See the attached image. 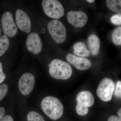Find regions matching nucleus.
I'll return each mask as SVG.
<instances>
[{"instance_id": "1", "label": "nucleus", "mask_w": 121, "mask_h": 121, "mask_svg": "<svg viewBox=\"0 0 121 121\" xmlns=\"http://www.w3.org/2000/svg\"><path fill=\"white\" fill-rule=\"evenodd\" d=\"M40 105L44 113L52 120H58L62 116L63 106L57 98L51 96L45 97L41 101Z\"/></svg>"}, {"instance_id": "2", "label": "nucleus", "mask_w": 121, "mask_h": 121, "mask_svg": "<svg viewBox=\"0 0 121 121\" xmlns=\"http://www.w3.org/2000/svg\"><path fill=\"white\" fill-rule=\"evenodd\" d=\"M49 73L52 78L57 79L67 80L71 76L72 68L66 62L59 59L52 60L49 65Z\"/></svg>"}, {"instance_id": "3", "label": "nucleus", "mask_w": 121, "mask_h": 121, "mask_svg": "<svg viewBox=\"0 0 121 121\" xmlns=\"http://www.w3.org/2000/svg\"><path fill=\"white\" fill-rule=\"evenodd\" d=\"M48 32L52 39L57 43H63L66 37V29L64 25L57 20H54L48 24Z\"/></svg>"}, {"instance_id": "4", "label": "nucleus", "mask_w": 121, "mask_h": 121, "mask_svg": "<svg viewBox=\"0 0 121 121\" xmlns=\"http://www.w3.org/2000/svg\"><path fill=\"white\" fill-rule=\"evenodd\" d=\"M42 5L44 13L48 17L56 20L64 15V9L58 0H43Z\"/></svg>"}, {"instance_id": "5", "label": "nucleus", "mask_w": 121, "mask_h": 121, "mask_svg": "<svg viewBox=\"0 0 121 121\" xmlns=\"http://www.w3.org/2000/svg\"><path fill=\"white\" fill-rule=\"evenodd\" d=\"M115 84L111 79L105 78L100 82L97 90L98 97L104 102L110 101L114 91Z\"/></svg>"}, {"instance_id": "6", "label": "nucleus", "mask_w": 121, "mask_h": 121, "mask_svg": "<svg viewBox=\"0 0 121 121\" xmlns=\"http://www.w3.org/2000/svg\"><path fill=\"white\" fill-rule=\"evenodd\" d=\"M2 30L4 35L8 37L15 36L17 31V29L11 13L7 12L4 13L1 18Z\"/></svg>"}, {"instance_id": "7", "label": "nucleus", "mask_w": 121, "mask_h": 121, "mask_svg": "<svg viewBox=\"0 0 121 121\" xmlns=\"http://www.w3.org/2000/svg\"><path fill=\"white\" fill-rule=\"evenodd\" d=\"M35 84V79L33 75L30 73H25L21 76L19 80V90L23 95H28L32 91Z\"/></svg>"}, {"instance_id": "8", "label": "nucleus", "mask_w": 121, "mask_h": 121, "mask_svg": "<svg viewBox=\"0 0 121 121\" xmlns=\"http://www.w3.org/2000/svg\"><path fill=\"white\" fill-rule=\"evenodd\" d=\"M26 46L29 51L37 55L41 52L43 43L38 33L33 32L29 34L26 40Z\"/></svg>"}, {"instance_id": "9", "label": "nucleus", "mask_w": 121, "mask_h": 121, "mask_svg": "<svg viewBox=\"0 0 121 121\" xmlns=\"http://www.w3.org/2000/svg\"><path fill=\"white\" fill-rule=\"evenodd\" d=\"M67 17L69 23L78 28L85 26L88 20V17L86 14L80 11H70L67 13Z\"/></svg>"}, {"instance_id": "10", "label": "nucleus", "mask_w": 121, "mask_h": 121, "mask_svg": "<svg viewBox=\"0 0 121 121\" xmlns=\"http://www.w3.org/2000/svg\"><path fill=\"white\" fill-rule=\"evenodd\" d=\"M15 19L19 29L27 33L30 32L31 28V21L26 12L21 9H17L15 14Z\"/></svg>"}, {"instance_id": "11", "label": "nucleus", "mask_w": 121, "mask_h": 121, "mask_svg": "<svg viewBox=\"0 0 121 121\" xmlns=\"http://www.w3.org/2000/svg\"><path fill=\"white\" fill-rule=\"evenodd\" d=\"M66 59L70 63L78 70H85L91 66V63L88 59L78 57L70 53L67 55Z\"/></svg>"}, {"instance_id": "12", "label": "nucleus", "mask_w": 121, "mask_h": 121, "mask_svg": "<svg viewBox=\"0 0 121 121\" xmlns=\"http://www.w3.org/2000/svg\"><path fill=\"white\" fill-rule=\"evenodd\" d=\"M77 104L87 107H91L94 103L95 98L92 93L88 91H80L76 97Z\"/></svg>"}, {"instance_id": "13", "label": "nucleus", "mask_w": 121, "mask_h": 121, "mask_svg": "<svg viewBox=\"0 0 121 121\" xmlns=\"http://www.w3.org/2000/svg\"><path fill=\"white\" fill-rule=\"evenodd\" d=\"M88 43L91 54L96 55L99 52L100 42L99 38L96 35L92 34L88 38Z\"/></svg>"}, {"instance_id": "14", "label": "nucleus", "mask_w": 121, "mask_h": 121, "mask_svg": "<svg viewBox=\"0 0 121 121\" xmlns=\"http://www.w3.org/2000/svg\"><path fill=\"white\" fill-rule=\"evenodd\" d=\"M74 54L80 57H86L90 55V52L87 48L84 43L78 42L74 45L73 47Z\"/></svg>"}, {"instance_id": "15", "label": "nucleus", "mask_w": 121, "mask_h": 121, "mask_svg": "<svg viewBox=\"0 0 121 121\" xmlns=\"http://www.w3.org/2000/svg\"><path fill=\"white\" fill-rule=\"evenodd\" d=\"M106 4L111 11L121 13V0H107L106 1Z\"/></svg>"}, {"instance_id": "16", "label": "nucleus", "mask_w": 121, "mask_h": 121, "mask_svg": "<svg viewBox=\"0 0 121 121\" xmlns=\"http://www.w3.org/2000/svg\"><path fill=\"white\" fill-rule=\"evenodd\" d=\"M9 45V40L7 36L4 35L0 37V56H2L6 52Z\"/></svg>"}, {"instance_id": "17", "label": "nucleus", "mask_w": 121, "mask_h": 121, "mask_svg": "<svg viewBox=\"0 0 121 121\" xmlns=\"http://www.w3.org/2000/svg\"><path fill=\"white\" fill-rule=\"evenodd\" d=\"M113 43L117 45H121V27L115 29L112 35Z\"/></svg>"}, {"instance_id": "18", "label": "nucleus", "mask_w": 121, "mask_h": 121, "mask_svg": "<svg viewBox=\"0 0 121 121\" xmlns=\"http://www.w3.org/2000/svg\"><path fill=\"white\" fill-rule=\"evenodd\" d=\"M27 118V121H45L41 115L34 111L29 112Z\"/></svg>"}, {"instance_id": "19", "label": "nucleus", "mask_w": 121, "mask_h": 121, "mask_svg": "<svg viewBox=\"0 0 121 121\" xmlns=\"http://www.w3.org/2000/svg\"><path fill=\"white\" fill-rule=\"evenodd\" d=\"M76 111L79 115L84 116L88 113L89 109L88 107L86 106L81 104H77L76 107Z\"/></svg>"}, {"instance_id": "20", "label": "nucleus", "mask_w": 121, "mask_h": 121, "mask_svg": "<svg viewBox=\"0 0 121 121\" xmlns=\"http://www.w3.org/2000/svg\"><path fill=\"white\" fill-rule=\"evenodd\" d=\"M8 90V86L7 84L3 83L0 84V102L7 95Z\"/></svg>"}, {"instance_id": "21", "label": "nucleus", "mask_w": 121, "mask_h": 121, "mask_svg": "<svg viewBox=\"0 0 121 121\" xmlns=\"http://www.w3.org/2000/svg\"><path fill=\"white\" fill-rule=\"evenodd\" d=\"M111 21L115 25H121V13L113 15L111 18Z\"/></svg>"}, {"instance_id": "22", "label": "nucleus", "mask_w": 121, "mask_h": 121, "mask_svg": "<svg viewBox=\"0 0 121 121\" xmlns=\"http://www.w3.org/2000/svg\"><path fill=\"white\" fill-rule=\"evenodd\" d=\"M115 95L117 98H121V82L118 81L117 83Z\"/></svg>"}, {"instance_id": "23", "label": "nucleus", "mask_w": 121, "mask_h": 121, "mask_svg": "<svg viewBox=\"0 0 121 121\" xmlns=\"http://www.w3.org/2000/svg\"><path fill=\"white\" fill-rule=\"evenodd\" d=\"M5 78L6 76L3 71L2 64L0 62V84L4 81Z\"/></svg>"}, {"instance_id": "24", "label": "nucleus", "mask_w": 121, "mask_h": 121, "mask_svg": "<svg viewBox=\"0 0 121 121\" xmlns=\"http://www.w3.org/2000/svg\"><path fill=\"white\" fill-rule=\"evenodd\" d=\"M0 121H13V120L12 117L10 115H6L2 117Z\"/></svg>"}, {"instance_id": "25", "label": "nucleus", "mask_w": 121, "mask_h": 121, "mask_svg": "<svg viewBox=\"0 0 121 121\" xmlns=\"http://www.w3.org/2000/svg\"><path fill=\"white\" fill-rule=\"evenodd\" d=\"M107 121H121L119 117L115 115H112L109 118Z\"/></svg>"}, {"instance_id": "26", "label": "nucleus", "mask_w": 121, "mask_h": 121, "mask_svg": "<svg viewBox=\"0 0 121 121\" xmlns=\"http://www.w3.org/2000/svg\"><path fill=\"white\" fill-rule=\"evenodd\" d=\"M5 112V110L4 107H0V120L4 116Z\"/></svg>"}, {"instance_id": "27", "label": "nucleus", "mask_w": 121, "mask_h": 121, "mask_svg": "<svg viewBox=\"0 0 121 121\" xmlns=\"http://www.w3.org/2000/svg\"><path fill=\"white\" fill-rule=\"evenodd\" d=\"M117 115H118V117L119 118L121 119V108L118 110V111L117 112Z\"/></svg>"}, {"instance_id": "28", "label": "nucleus", "mask_w": 121, "mask_h": 121, "mask_svg": "<svg viewBox=\"0 0 121 121\" xmlns=\"http://www.w3.org/2000/svg\"><path fill=\"white\" fill-rule=\"evenodd\" d=\"M86 1L90 2V3H92V2H94L95 0H86Z\"/></svg>"}, {"instance_id": "29", "label": "nucleus", "mask_w": 121, "mask_h": 121, "mask_svg": "<svg viewBox=\"0 0 121 121\" xmlns=\"http://www.w3.org/2000/svg\"><path fill=\"white\" fill-rule=\"evenodd\" d=\"M1 35V30L0 27V36Z\"/></svg>"}]
</instances>
